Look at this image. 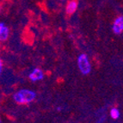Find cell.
Returning a JSON list of instances; mask_svg holds the SVG:
<instances>
[{"instance_id":"6da1fadb","label":"cell","mask_w":123,"mask_h":123,"mask_svg":"<svg viewBox=\"0 0 123 123\" xmlns=\"http://www.w3.org/2000/svg\"><path fill=\"white\" fill-rule=\"evenodd\" d=\"M13 100L20 105L29 104L36 98V92L30 89H20L13 94Z\"/></svg>"},{"instance_id":"7a4b0ae2","label":"cell","mask_w":123,"mask_h":123,"mask_svg":"<svg viewBox=\"0 0 123 123\" xmlns=\"http://www.w3.org/2000/svg\"><path fill=\"white\" fill-rule=\"evenodd\" d=\"M77 64H78V70L83 75H88L91 72V63L90 61L89 56L86 53H80L77 58Z\"/></svg>"},{"instance_id":"3957f363","label":"cell","mask_w":123,"mask_h":123,"mask_svg":"<svg viewBox=\"0 0 123 123\" xmlns=\"http://www.w3.org/2000/svg\"><path fill=\"white\" fill-rule=\"evenodd\" d=\"M29 78L32 82H39L44 78V72L41 68L35 67L29 74Z\"/></svg>"},{"instance_id":"277c9868","label":"cell","mask_w":123,"mask_h":123,"mask_svg":"<svg viewBox=\"0 0 123 123\" xmlns=\"http://www.w3.org/2000/svg\"><path fill=\"white\" fill-rule=\"evenodd\" d=\"M112 30L115 35H121L123 32V17L119 16L115 19L112 25Z\"/></svg>"},{"instance_id":"5b68a950","label":"cell","mask_w":123,"mask_h":123,"mask_svg":"<svg viewBox=\"0 0 123 123\" xmlns=\"http://www.w3.org/2000/svg\"><path fill=\"white\" fill-rule=\"evenodd\" d=\"M10 36V29L4 23H0V43L4 42L9 39Z\"/></svg>"},{"instance_id":"8992f818","label":"cell","mask_w":123,"mask_h":123,"mask_svg":"<svg viewBox=\"0 0 123 123\" xmlns=\"http://www.w3.org/2000/svg\"><path fill=\"white\" fill-rule=\"evenodd\" d=\"M78 8V0H71L67 3L66 6V12L67 15H72L77 11Z\"/></svg>"},{"instance_id":"52a82bcc","label":"cell","mask_w":123,"mask_h":123,"mask_svg":"<svg viewBox=\"0 0 123 123\" xmlns=\"http://www.w3.org/2000/svg\"><path fill=\"white\" fill-rule=\"evenodd\" d=\"M109 115L113 120H118L121 117V111L117 108H112L109 110Z\"/></svg>"},{"instance_id":"ba28073f","label":"cell","mask_w":123,"mask_h":123,"mask_svg":"<svg viewBox=\"0 0 123 123\" xmlns=\"http://www.w3.org/2000/svg\"><path fill=\"white\" fill-rule=\"evenodd\" d=\"M3 69H4V62H3L2 59L0 58V78H1V75H2Z\"/></svg>"},{"instance_id":"9c48e42d","label":"cell","mask_w":123,"mask_h":123,"mask_svg":"<svg viewBox=\"0 0 123 123\" xmlns=\"http://www.w3.org/2000/svg\"><path fill=\"white\" fill-rule=\"evenodd\" d=\"M106 120V115H103L101 116L100 118H98V121H97V123H103Z\"/></svg>"},{"instance_id":"30bf717a","label":"cell","mask_w":123,"mask_h":123,"mask_svg":"<svg viewBox=\"0 0 123 123\" xmlns=\"http://www.w3.org/2000/svg\"><path fill=\"white\" fill-rule=\"evenodd\" d=\"M57 109H58V111H60L61 110V107H58Z\"/></svg>"},{"instance_id":"8fae6325","label":"cell","mask_w":123,"mask_h":123,"mask_svg":"<svg viewBox=\"0 0 123 123\" xmlns=\"http://www.w3.org/2000/svg\"><path fill=\"white\" fill-rule=\"evenodd\" d=\"M60 1H63V2H65V1H67V0H60Z\"/></svg>"},{"instance_id":"7c38bea8","label":"cell","mask_w":123,"mask_h":123,"mask_svg":"<svg viewBox=\"0 0 123 123\" xmlns=\"http://www.w3.org/2000/svg\"><path fill=\"white\" fill-rule=\"evenodd\" d=\"M1 10H2V8H1V6H0V12H1Z\"/></svg>"},{"instance_id":"4fadbf2b","label":"cell","mask_w":123,"mask_h":123,"mask_svg":"<svg viewBox=\"0 0 123 123\" xmlns=\"http://www.w3.org/2000/svg\"><path fill=\"white\" fill-rule=\"evenodd\" d=\"M0 123H1V116H0Z\"/></svg>"}]
</instances>
